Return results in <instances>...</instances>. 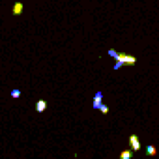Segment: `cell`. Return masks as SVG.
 <instances>
[{"label":"cell","mask_w":159,"mask_h":159,"mask_svg":"<svg viewBox=\"0 0 159 159\" xmlns=\"http://www.w3.org/2000/svg\"><path fill=\"white\" fill-rule=\"evenodd\" d=\"M116 66H114V69H118V67H122L124 64L125 66H135L137 64V58L135 56H131V54H124V52H118L116 54Z\"/></svg>","instance_id":"obj_1"},{"label":"cell","mask_w":159,"mask_h":159,"mask_svg":"<svg viewBox=\"0 0 159 159\" xmlns=\"http://www.w3.org/2000/svg\"><path fill=\"white\" fill-rule=\"evenodd\" d=\"M129 144H131V150H140V140L137 135H131L129 137Z\"/></svg>","instance_id":"obj_2"},{"label":"cell","mask_w":159,"mask_h":159,"mask_svg":"<svg viewBox=\"0 0 159 159\" xmlns=\"http://www.w3.org/2000/svg\"><path fill=\"white\" fill-rule=\"evenodd\" d=\"M101 99H103V94H101V92H98V94L94 96V109H99V105H101Z\"/></svg>","instance_id":"obj_3"},{"label":"cell","mask_w":159,"mask_h":159,"mask_svg":"<svg viewBox=\"0 0 159 159\" xmlns=\"http://www.w3.org/2000/svg\"><path fill=\"white\" fill-rule=\"evenodd\" d=\"M45 109H47V101H45V99H39V101L36 103V111H38V112H43Z\"/></svg>","instance_id":"obj_4"},{"label":"cell","mask_w":159,"mask_h":159,"mask_svg":"<svg viewBox=\"0 0 159 159\" xmlns=\"http://www.w3.org/2000/svg\"><path fill=\"white\" fill-rule=\"evenodd\" d=\"M23 10H25V4H23V2H17V4L13 6V13H15V15H21Z\"/></svg>","instance_id":"obj_5"},{"label":"cell","mask_w":159,"mask_h":159,"mask_svg":"<svg viewBox=\"0 0 159 159\" xmlns=\"http://www.w3.org/2000/svg\"><path fill=\"white\" fill-rule=\"evenodd\" d=\"M133 157V150H124L120 153V159H131Z\"/></svg>","instance_id":"obj_6"},{"label":"cell","mask_w":159,"mask_h":159,"mask_svg":"<svg viewBox=\"0 0 159 159\" xmlns=\"http://www.w3.org/2000/svg\"><path fill=\"white\" fill-rule=\"evenodd\" d=\"M146 153H148V155H155V153H157L155 146H146Z\"/></svg>","instance_id":"obj_7"},{"label":"cell","mask_w":159,"mask_h":159,"mask_svg":"<svg viewBox=\"0 0 159 159\" xmlns=\"http://www.w3.org/2000/svg\"><path fill=\"white\" fill-rule=\"evenodd\" d=\"M99 111H101L103 114H107V112H109V107H107V105H99Z\"/></svg>","instance_id":"obj_8"},{"label":"cell","mask_w":159,"mask_h":159,"mask_svg":"<svg viewBox=\"0 0 159 159\" xmlns=\"http://www.w3.org/2000/svg\"><path fill=\"white\" fill-rule=\"evenodd\" d=\"M19 96H21V92H19V90H13V92H11V98H15V99H17Z\"/></svg>","instance_id":"obj_9"},{"label":"cell","mask_w":159,"mask_h":159,"mask_svg":"<svg viewBox=\"0 0 159 159\" xmlns=\"http://www.w3.org/2000/svg\"><path fill=\"white\" fill-rule=\"evenodd\" d=\"M116 54H118V52H116L114 49H111V51H109V56H114V58H116Z\"/></svg>","instance_id":"obj_10"}]
</instances>
